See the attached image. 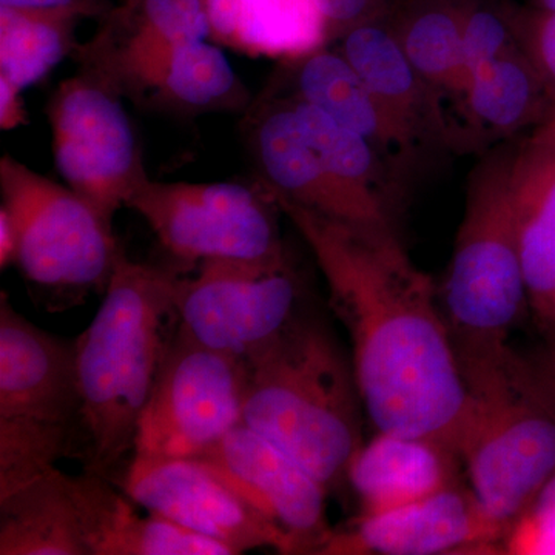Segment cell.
<instances>
[{
  "instance_id": "obj_1",
  "label": "cell",
  "mask_w": 555,
  "mask_h": 555,
  "mask_svg": "<svg viewBox=\"0 0 555 555\" xmlns=\"http://www.w3.org/2000/svg\"><path fill=\"white\" fill-rule=\"evenodd\" d=\"M272 196L323 273L372 426L443 441L460 454L470 397L430 276L396 230L353 228Z\"/></svg>"
},
{
  "instance_id": "obj_2",
  "label": "cell",
  "mask_w": 555,
  "mask_h": 555,
  "mask_svg": "<svg viewBox=\"0 0 555 555\" xmlns=\"http://www.w3.org/2000/svg\"><path fill=\"white\" fill-rule=\"evenodd\" d=\"M189 269L150 264L120 247L104 299L76 338L82 403L83 470L118 483L137 443L138 423L178 327L177 299Z\"/></svg>"
},
{
  "instance_id": "obj_3",
  "label": "cell",
  "mask_w": 555,
  "mask_h": 555,
  "mask_svg": "<svg viewBox=\"0 0 555 555\" xmlns=\"http://www.w3.org/2000/svg\"><path fill=\"white\" fill-rule=\"evenodd\" d=\"M246 360L243 425L268 438L328 492L364 444L352 360L323 321L297 315Z\"/></svg>"
},
{
  "instance_id": "obj_4",
  "label": "cell",
  "mask_w": 555,
  "mask_h": 555,
  "mask_svg": "<svg viewBox=\"0 0 555 555\" xmlns=\"http://www.w3.org/2000/svg\"><path fill=\"white\" fill-rule=\"evenodd\" d=\"M511 156L495 150L470 171L444 284V320L465 382L506 356L511 332L529 302L511 199Z\"/></svg>"
},
{
  "instance_id": "obj_5",
  "label": "cell",
  "mask_w": 555,
  "mask_h": 555,
  "mask_svg": "<svg viewBox=\"0 0 555 555\" xmlns=\"http://www.w3.org/2000/svg\"><path fill=\"white\" fill-rule=\"evenodd\" d=\"M469 422L460 444L485 516L506 535L555 474V389L513 349L466 383Z\"/></svg>"
},
{
  "instance_id": "obj_6",
  "label": "cell",
  "mask_w": 555,
  "mask_h": 555,
  "mask_svg": "<svg viewBox=\"0 0 555 555\" xmlns=\"http://www.w3.org/2000/svg\"><path fill=\"white\" fill-rule=\"evenodd\" d=\"M76 339L51 335L0 295V494L80 456Z\"/></svg>"
},
{
  "instance_id": "obj_7",
  "label": "cell",
  "mask_w": 555,
  "mask_h": 555,
  "mask_svg": "<svg viewBox=\"0 0 555 555\" xmlns=\"http://www.w3.org/2000/svg\"><path fill=\"white\" fill-rule=\"evenodd\" d=\"M2 210L16 233L14 266L49 310L104 295L120 246L104 218L68 185L5 153L0 159Z\"/></svg>"
},
{
  "instance_id": "obj_8",
  "label": "cell",
  "mask_w": 555,
  "mask_h": 555,
  "mask_svg": "<svg viewBox=\"0 0 555 555\" xmlns=\"http://www.w3.org/2000/svg\"><path fill=\"white\" fill-rule=\"evenodd\" d=\"M185 269L214 259H281L275 198L261 182H159L147 179L127 201Z\"/></svg>"
},
{
  "instance_id": "obj_9",
  "label": "cell",
  "mask_w": 555,
  "mask_h": 555,
  "mask_svg": "<svg viewBox=\"0 0 555 555\" xmlns=\"http://www.w3.org/2000/svg\"><path fill=\"white\" fill-rule=\"evenodd\" d=\"M246 385V360L201 345L178 324L131 459H199L243 423Z\"/></svg>"
},
{
  "instance_id": "obj_10",
  "label": "cell",
  "mask_w": 555,
  "mask_h": 555,
  "mask_svg": "<svg viewBox=\"0 0 555 555\" xmlns=\"http://www.w3.org/2000/svg\"><path fill=\"white\" fill-rule=\"evenodd\" d=\"M112 87L79 69L50 98L54 166L109 225L149 179L133 122Z\"/></svg>"
},
{
  "instance_id": "obj_11",
  "label": "cell",
  "mask_w": 555,
  "mask_h": 555,
  "mask_svg": "<svg viewBox=\"0 0 555 555\" xmlns=\"http://www.w3.org/2000/svg\"><path fill=\"white\" fill-rule=\"evenodd\" d=\"M299 292L287 257L204 261L179 286V328L201 345L244 360L297 315Z\"/></svg>"
},
{
  "instance_id": "obj_12",
  "label": "cell",
  "mask_w": 555,
  "mask_h": 555,
  "mask_svg": "<svg viewBox=\"0 0 555 555\" xmlns=\"http://www.w3.org/2000/svg\"><path fill=\"white\" fill-rule=\"evenodd\" d=\"M120 488L158 514L229 546L233 554L275 550L288 555L284 532L199 459H131Z\"/></svg>"
},
{
  "instance_id": "obj_13",
  "label": "cell",
  "mask_w": 555,
  "mask_h": 555,
  "mask_svg": "<svg viewBox=\"0 0 555 555\" xmlns=\"http://www.w3.org/2000/svg\"><path fill=\"white\" fill-rule=\"evenodd\" d=\"M251 115L248 142L259 182L269 192L343 224L393 230L385 198L331 170L306 138L291 102L264 101Z\"/></svg>"
},
{
  "instance_id": "obj_14",
  "label": "cell",
  "mask_w": 555,
  "mask_h": 555,
  "mask_svg": "<svg viewBox=\"0 0 555 555\" xmlns=\"http://www.w3.org/2000/svg\"><path fill=\"white\" fill-rule=\"evenodd\" d=\"M199 460L284 532L288 555H321L328 491L286 452L241 423Z\"/></svg>"
},
{
  "instance_id": "obj_15",
  "label": "cell",
  "mask_w": 555,
  "mask_h": 555,
  "mask_svg": "<svg viewBox=\"0 0 555 555\" xmlns=\"http://www.w3.org/2000/svg\"><path fill=\"white\" fill-rule=\"evenodd\" d=\"M502 554V534L469 485L334 529L321 555Z\"/></svg>"
},
{
  "instance_id": "obj_16",
  "label": "cell",
  "mask_w": 555,
  "mask_h": 555,
  "mask_svg": "<svg viewBox=\"0 0 555 555\" xmlns=\"http://www.w3.org/2000/svg\"><path fill=\"white\" fill-rule=\"evenodd\" d=\"M210 39L206 0H129L76 49L79 69L137 101L152 69L175 47Z\"/></svg>"
},
{
  "instance_id": "obj_17",
  "label": "cell",
  "mask_w": 555,
  "mask_h": 555,
  "mask_svg": "<svg viewBox=\"0 0 555 555\" xmlns=\"http://www.w3.org/2000/svg\"><path fill=\"white\" fill-rule=\"evenodd\" d=\"M509 189L529 302L550 320L555 301V104L513 150Z\"/></svg>"
},
{
  "instance_id": "obj_18",
  "label": "cell",
  "mask_w": 555,
  "mask_h": 555,
  "mask_svg": "<svg viewBox=\"0 0 555 555\" xmlns=\"http://www.w3.org/2000/svg\"><path fill=\"white\" fill-rule=\"evenodd\" d=\"M68 483L90 555H235L169 518L142 516L108 478L83 470L68 476Z\"/></svg>"
},
{
  "instance_id": "obj_19",
  "label": "cell",
  "mask_w": 555,
  "mask_h": 555,
  "mask_svg": "<svg viewBox=\"0 0 555 555\" xmlns=\"http://www.w3.org/2000/svg\"><path fill=\"white\" fill-rule=\"evenodd\" d=\"M462 456L443 441L377 433L364 441L347 483L360 503V516L411 505L462 481Z\"/></svg>"
},
{
  "instance_id": "obj_20",
  "label": "cell",
  "mask_w": 555,
  "mask_h": 555,
  "mask_svg": "<svg viewBox=\"0 0 555 555\" xmlns=\"http://www.w3.org/2000/svg\"><path fill=\"white\" fill-rule=\"evenodd\" d=\"M338 42L339 53L356 68L412 147L427 138L448 137L440 94L418 75L390 25L382 21L361 25Z\"/></svg>"
},
{
  "instance_id": "obj_21",
  "label": "cell",
  "mask_w": 555,
  "mask_h": 555,
  "mask_svg": "<svg viewBox=\"0 0 555 555\" xmlns=\"http://www.w3.org/2000/svg\"><path fill=\"white\" fill-rule=\"evenodd\" d=\"M210 39L272 60L297 61L328 46L317 0H206Z\"/></svg>"
},
{
  "instance_id": "obj_22",
  "label": "cell",
  "mask_w": 555,
  "mask_h": 555,
  "mask_svg": "<svg viewBox=\"0 0 555 555\" xmlns=\"http://www.w3.org/2000/svg\"><path fill=\"white\" fill-rule=\"evenodd\" d=\"M137 104L199 116L244 109L250 93L228 56L206 39L170 50L145 79Z\"/></svg>"
},
{
  "instance_id": "obj_23",
  "label": "cell",
  "mask_w": 555,
  "mask_h": 555,
  "mask_svg": "<svg viewBox=\"0 0 555 555\" xmlns=\"http://www.w3.org/2000/svg\"><path fill=\"white\" fill-rule=\"evenodd\" d=\"M0 555H90L68 474L53 467L0 494Z\"/></svg>"
},
{
  "instance_id": "obj_24",
  "label": "cell",
  "mask_w": 555,
  "mask_h": 555,
  "mask_svg": "<svg viewBox=\"0 0 555 555\" xmlns=\"http://www.w3.org/2000/svg\"><path fill=\"white\" fill-rule=\"evenodd\" d=\"M292 64L295 93L291 98L323 109L341 126L366 138L379 153L414 150L339 51L324 47Z\"/></svg>"
},
{
  "instance_id": "obj_25",
  "label": "cell",
  "mask_w": 555,
  "mask_h": 555,
  "mask_svg": "<svg viewBox=\"0 0 555 555\" xmlns=\"http://www.w3.org/2000/svg\"><path fill=\"white\" fill-rule=\"evenodd\" d=\"M460 102L474 127L499 138L531 130L554 105L518 40L470 75Z\"/></svg>"
},
{
  "instance_id": "obj_26",
  "label": "cell",
  "mask_w": 555,
  "mask_h": 555,
  "mask_svg": "<svg viewBox=\"0 0 555 555\" xmlns=\"http://www.w3.org/2000/svg\"><path fill=\"white\" fill-rule=\"evenodd\" d=\"M474 0H398L390 28L427 86L462 101L463 36Z\"/></svg>"
},
{
  "instance_id": "obj_27",
  "label": "cell",
  "mask_w": 555,
  "mask_h": 555,
  "mask_svg": "<svg viewBox=\"0 0 555 555\" xmlns=\"http://www.w3.org/2000/svg\"><path fill=\"white\" fill-rule=\"evenodd\" d=\"M76 22L0 9V76L20 87L35 86L75 54Z\"/></svg>"
},
{
  "instance_id": "obj_28",
  "label": "cell",
  "mask_w": 555,
  "mask_h": 555,
  "mask_svg": "<svg viewBox=\"0 0 555 555\" xmlns=\"http://www.w3.org/2000/svg\"><path fill=\"white\" fill-rule=\"evenodd\" d=\"M306 138L334 173L364 192L385 198V177L378 152L366 138L341 126L323 109L297 98L287 100Z\"/></svg>"
},
{
  "instance_id": "obj_29",
  "label": "cell",
  "mask_w": 555,
  "mask_h": 555,
  "mask_svg": "<svg viewBox=\"0 0 555 555\" xmlns=\"http://www.w3.org/2000/svg\"><path fill=\"white\" fill-rule=\"evenodd\" d=\"M514 43H517V36L513 25V9L494 0H474L463 36L466 86L476 69L495 60Z\"/></svg>"
},
{
  "instance_id": "obj_30",
  "label": "cell",
  "mask_w": 555,
  "mask_h": 555,
  "mask_svg": "<svg viewBox=\"0 0 555 555\" xmlns=\"http://www.w3.org/2000/svg\"><path fill=\"white\" fill-rule=\"evenodd\" d=\"M502 554L555 555V474L507 529Z\"/></svg>"
},
{
  "instance_id": "obj_31",
  "label": "cell",
  "mask_w": 555,
  "mask_h": 555,
  "mask_svg": "<svg viewBox=\"0 0 555 555\" xmlns=\"http://www.w3.org/2000/svg\"><path fill=\"white\" fill-rule=\"evenodd\" d=\"M513 25L518 43L555 104V13L513 9Z\"/></svg>"
},
{
  "instance_id": "obj_32",
  "label": "cell",
  "mask_w": 555,
  "mask_h": 555,
  "mask_svg": "<svg viewBox=\"0 0 555 555\" xmlns=\"http://www.w3.org/2000/svg\"><path fill=\"white\" fill-rule=\"evenodd\" d=\"M392 0H317L326 27L327 42H338L361 25L383 20Z\"/></svg>"
},
{
  "instance_id": "obj_33",
  "label": "cell",
  "mask_w": 555,
  "mask_h": 555,
  "mask_svg": "<svg viewBox=\"0 0 555 555\" xmlns=\"http://www.w3.org/2000/svg\"><path fill=\"white\" fill-rule=\"evenodd\" d=\"M0 9L78 24L82 20L101 22L116 7L112 0H0Z\"/></svg>"
},
{
  "instance_id": "obj_34",
  "label": "cell",
  "mask_w": 555,
  "mask_h": 555,
  "mask_svg": "<svg viewBox=\"0 0 555 555\" xmlns=\"http://www.w3.org/2000/svg\"><path fill=\"white\" fill-rule=\"evenodd\" d=\"M28 122L22 90L9 79L0 76V127L13 130Z\"/></svg>"
},
{
  "instance_id": "obj_35",
  "label": "cell",
  "mask_w": 555,
  "mask_h": 555,
  "mask_svg": "<svg viewBox=\"0 0 555 555\" xmlns=\"http://www.w3.org/2000/svg\"><path fill=\"white\" fill-rule=\"evenodd\" d=\"M16 259V233L5 210L0 208V269L5 270Z\"/></svg>"
},
{
  "instance_id": "obj_36",
  "label": "cell",
  "mask_w": 555,
  "mask_h": 555,
  "mask_svg": "<svg viewBox=\"0 0 555 555\" xmlns=\"http://www.w3.org/2000/svg\"><path fill=\"white\" fill-rule=\"evenodd\" d=\"M542 371L545 372L547 379H550L551 385H553L555 389V343L551 345L550 350H547Z\"/></svg>"
},
{
  "instance_id": "obj_37",
  "label": "cell",
  "mask_w": 555,
  "mask_h": 555,
  "mask_svg": "<svg viewBox=\"0 0 555 555\" xmlns=\"http://www.w3.org/2000/svg\"><path fill=\"white\" fill-rule=\"evenodd\" d=\"M535 10L546 11V13H555V0H534Z\"/></svg>"
},
{
  "instance_id": "obj_38",
  "label": "cell",
  "mask_w": 555,
  "mask_h": 555,
  "mask_svg": "<svg viewBox=\"0 0 555 555\" xmlns=\"http://www.w3.org/2000/svg\"><path fill=\"white\" fill-rule=\"evenodd\" d=\"M550 321H553V323H555V301L553 305V309H551Z\"/></svg>"
},
{
  "instance_id": "obj_39",
  "label": "cell",
  "mask_w": 555,
  "mask_h": 555,
  "mask_svg": "<svg viewBox=\"0 0 555 555\" xmlns=\"http://www.w3.org/2000/svg\"><path fill=\"white\" fill-rule=\"evenodd\" d=\"M129 2V0H120V3Z\"/></svg>"
},
{
  "instance_id": "obj_40",
  "label": "cell",
  "mask_w": 555,
  "mask_h": 555,
  "mask_svg": "<svg viewBox=\"0 0 555 555\" xmlns=\"http://www.w3.org/2000/svg\"><path fill=\"white\" fill-rule=\"evenodd\" d=\"M393 3L398 2V0H392Z\"/></svg>"
}]
</instances>
